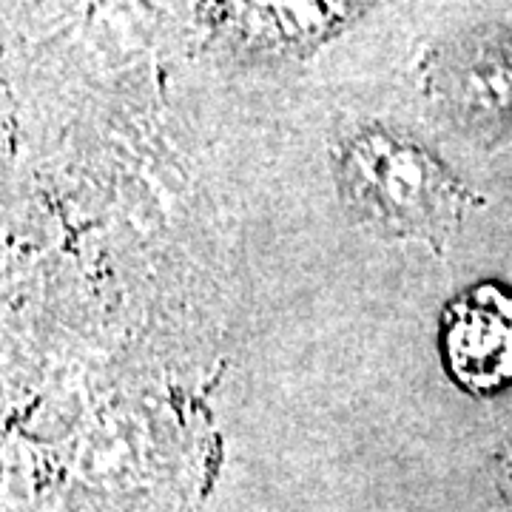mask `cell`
Returning <instances> with one entry per match:
<instances>
[{
  "mask_svg": "<svg viewBox=\"0 0 512 512\" xmlns=\"http://www.w3.org/2000/svg\"><path fill=\"white\" fill-rule=\"evenodd\" d=\"M342 188L356 214L393 237L441 239L458 220V188L436 157L404 137L365 131L348 143Z\"/></svg>",
  "mask_w": 512,
  "mask_h": 512,
  "instance_id": "1",
  "label": "cell"
},
{
  "mask_svg": "<svg viewBox=\"0 0 512 512\" xmlns=\"http://www.w3.org/2000/svg\"><path fill=\"white\" fill-rule=\"evenodd\" d=\"M444 356L450 373L476 393L512 379V296L481 285L458 296L444 316Z\"/></svg>",
  "mask_w": 512,
  "mask_h": 512,
  "instance_id": "2",
  "label": "cell"
}]
</instances>
